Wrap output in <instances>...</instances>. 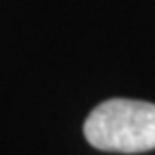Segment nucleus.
<instances>
[{
    "label": "nucleus",
    "instance_id": "nucleus-1",
    "mask_svg": "<svg viewBox=\"0 0 155 155\" xmlns=\"http://www.w3.org/2000/svg\"><path fill=\"white\" fill-rule=\"evenodd\" d=\"M84 136L99 151H151L155 149V104L136 99L104 101L88 114Z\"/></svg>",
    "mask_w": 155,
    "mask_h": 155
}]
</instances>
